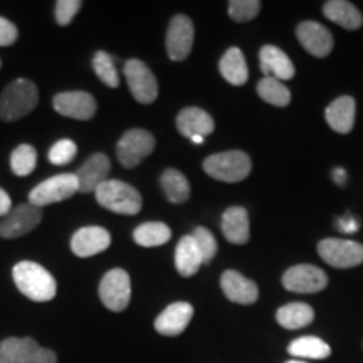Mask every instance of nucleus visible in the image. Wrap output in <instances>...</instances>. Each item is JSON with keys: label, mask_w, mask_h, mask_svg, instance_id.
Listing matches in <instances>:
<instances>
[{"label": "nucleus", "mask_w": 363, "mask_h": 363, "mask_svg": "<svg viewBox=\"0 0 363 363\" xmlns=\"http://www.w3.org/2000/svg\"><path fill=\"white\" fill-rule=\"evenodd\" d=\"M222 234L233 244H246L249 240V216L246 208L230 207L222 216Z\"/></svg>", "instance_id": "23"}, {"label": "nucleus", "mask_w": 363, "mask_h": 363, "mask_svg": "<svg viewBox=\"0 0 363 363\" xmlns=\"http://www.w3.org/2000/svg\"><path fill=\"white\" fill-rule=\"evenodd\" d=\"M79 192V184L76 174H61L40 182L29 194V202L35 207H44L49 203L62 202Z\"/></svg>", "instance_id": "6"}, {"label": "nucleus", "mask_w": 363, "mask_h": 363, "mask_svg": "<svg viewBox=\"0 0 363 363\" xmlns=\"http://www.w3.org/2000/svg\"><path fill=\"white\" fill-rule=\"evenodd\" d=\"M83 7L81 0H59L56 2V22L59 26H69L79 9Z\"/></svg>", "instance_id": "37"}, {"label": "nucleus", "mask_w": 363, "mask_h": 363, "mask_svg": "<svg viewBox=\"0 0 363 363\" xmlns=\"http://www.w3.org/2000/svg\"><path fill=\"white\" fill-rule=\"evenodd\" d=\"M276 320L286 330H299L313 323L315 311L306 303H289L279 308L276 313Z\"/></svg>", "instance_id": "27"}, {"label": "nucleus", "mask_w": 363, "mask_h": 363, "mask_svg": "<svg viewBox=\"0 0 363 363\" xmlns=\"http://www.w3.org/2000/svg\"><path fill=\"white\" fill-rule=\"evenodd\" d=\"M155 150V138L148 131L133 128L121 136L116 145L118 160L126 169H135Z\"/></svg>", "instance_id": "7"}, {"label": "nucleus", "mask_w": 363, "mask_h": 363, "mask_svg": "<svg viewBox=\"0 0 363 363\" xmlns=\"http://www.w3.org/2000/svg\"><path fill=\"white\" fill-rule=\"evenodd\" d=\"M190 140H192L195 145H202L203 143V136H192Z\"/></svg>", "instance_id": "42"}, {"label": "nucleus", "mask_w": 363, "mask_h": 363, "mask_svg": "<svg viewBox=\"0 0 363 363\" xmlns=\"http://www.w3.org/2000/svg\"><path fill=\"white\" fill-rule=\"evenodd\" d=\"M326 284H328V276L325 274V271L311 264L293 266L283 274V286L293 293H320L326 288Z\"/></svg>", "instance_id": "11"}, {"label": "nucleus", "mask_w": 363, "mask_h": 363, "mask_svg": "<svg viewBox=\"0 0 363 363\" xmlns=\"http://www.w3.org/2000/svg\"><path fill=\"white\" fill-rule=\"evenodd\" d=\"M38 163V152L30 145H19L11 155V169L17 177L30 175Z\"/></svg>", "instance_id": "32"}, {"label": "nucleus", "mask_w": 363, "mask_h": 363, "mask_svg": "<svg viewBox=\"0 0 363 363\" xmlns=\"http://www.w3.org/2000/svg\"><path fill=\"white\" fill-rule=\"evenodd\" d=\"M222 293L229 301L238 305H252L259 298V288L254 281L244 278L238 271H225L220 278Z\"/></svg>", "instance_id": "17"}, {"label": "nucleus", "mask_w": 363, "mask_h": 363, "mask_svg": "<svg viewBox=\"0 0 363 363\" xmlns=\"http://www.w3.org/2000/svg\"><path fill=\"white\" fill-rule=\"evenodd\" d=\"M17 35H19L17 27L13 26L11 21L0 17V48L12 45L17 40Z\"/></svg>", "instance_id": "38"}, {"label": "nucleus", "mask_w": 363, "mask_h": 363, "mask_svg": "<svg viewBox=\"0 0 363 363\" xmlns=\"http://www.w3.org/2000/svg\"><path fill=\"white\" fill-rule=\"evenodd\" d=\"M0 363H57V355L33 338H6L0 342Z\"/></svg>", "instance_id": "5"}, {"label": "nucleus", "mask_w": 363, "mask_h": 363, "mask_svg": "<svg viewBox=\"0 0 363 363\" xmlns=\"http://www.w3.org/2000/svg\"><path fill=\"white\" fill-rule=\"evenodd\" d=\"M177 128L185 138H192V136H203L211 135L216 128L214 120L208 115L207 111H203L202 108L197 106H189L184 108L177 116Z\"/></svg>", "instance_id": "20"}, {"label": "nucleus", "mask_w": 363, "mask_h": 363, "mask_svg": "<svg viewBox=\"0 0 363 363\" xmlns=\"http://www.w3.org/2000/svg\"><path fill=\"white\" fill-rule=\"evenodd\" d=\"M12 211V202L9 194L4 189H0V217H6Z\"/></svg>", "instance_id": "40"}, {"label": "nucleus", "mask_w": 363, "mask_h": 363, "mask_svg": "<svg viewBox=\"0 0 363 363\" xmlns=\"http://www.w3.org/2000/svg\"><path fill=\"white\" fill-rule=\"evenodd\" d=\"M43 219V211L30 202L12 208L0 222V235L4 239H17L35 229Z\"/></svg>", "instance_id": "12"}, {"label": "nucleus", "mask_w": 363, "mask_h": 363, "mask_svg": "<svg viewBox=\"0 0 363 363\" xmlns=\"http://www.w3.org/2000/svg\"><path fill=\"white\" fill-rule=\"evenodd\" d=\"M325 118L337 133H350L355 123V99L352 96H340L326 108Z\"/></svg>", "instance_id": "22"}, {"label": "nucleus", "mask_w": 363, "mask_h": 363, "mask_svg": "<svg viewBox=\"0 0 363 363\" xmlns=\"http://www.w3.org/2000/svg\"><path fill=\"white\" fill-rule=\"evenodd\" d=\"M259 0H230L229 17L235 22H247L259 13Z\"/></svg>", "instance_id": "34"}, {"label": "nucleus", "mask_w": 363, "mask_h": 363, "mask_svg": "<svg viewBox=\"0 0 363 363\" xmlns=\"http://www.w3.org/2000/svg\"><path fill=\"white\" fill-rule=\"evenodd\" d=\"M338 229L342 230V233H355L358 229V222L353 219V217L347 216L343 217V219L338 220Z\"/></svg>", "instance_id": "39"}, {"label": "nucleus", "mask_w": 363, "mask_h": 363, "mask_svg": "<svg viewBox=\"0 0 363 363\" xmlns=\"http://www.w3.org/2000/svg\"><path fill=\"white\" fill-rule=\"evenodd\" d=\"M39 91L33 81L16 79L4 89L0 96V118L4 121H17L38 106Z\"/></svg>", "instance_id": "2"}, {"label": "nucleus", "mask_w": 363, "mask_h": 363, "mask_svg": "<svg viewBox=\"0 0 363 363\" xmlns=\"http://www.w3.org/2000/svg\"><path fill=\"white\" fill-rule=\"evenodd\" d=\"M94 195L99 206L115 214L135 216L142 208V195L138 190L120 180H106Z\"/></svg>", "instance_id": "3"}, {"label": "nucleus", "mask_w": 363, "mask_h": 363, "mask_svg": "<svg viewBox=\"0 0 363 363\" xmlns=\"http://www.w3.org/2000/svg\"><path fill=\"white\" fill-rule=\"evenodd\" d=\"M323 13L326 19L348 30L360 29L363 24V17L358 12V9L350 2H345V0H330V2H326L323 6Z\"/></svg>", "instance_id": "25"}, {"label": "nucleus", "mask_w": 363, "mask_h": 363, "mask_svg": "<svg viewBox=\"0 0 363 363\" xmlns=\"http://www.w3.org/2000/svg\"><path fill=\"white\" fill-rule=\"evenodd\" d=\"M288 353L296 358H311V360H323L331 355L328 343L318 337H301L293 340L288 347Z\"/></svg>", "instance_id": "30"}, {"label": "nucleus", "mask_w": 363, "mask_h": 363, "mask_svg": "<svg viewBox=\"0 0 363 363\" xmlns=\"http://www.w3.org/2000/svg\"><path fill=\"white\" fill-rule=\"evenodd\" d=\"M111 244V235L99 225L81 227L71 239V249L78 257H91L106 251Z\"/></svg>", "instance_id": "16"}, {"label": "nucleus", "mask_w": 363, "mask_h": 363, "mask_svg": "<svg viewBox=\"0 0 363 363\" xmlns=\"http://www.w3.org/2000/svg\"><path fill=\"white\" fill-rule=\"evenodd\" d=\"M76 153H78V147H76V143L72 140H59L49 150V162L57 167L67 165L76 157Z\"/></svg>", "instance_id": "36"}, {"label": "nucleus", "mask_w": 363, "mask_h": 363, "mask_svg": "<svg viewBox=\"0 0 363 363\" xmlns=\"http://www.w3.org/2000/svg\"><path fill=\"white\" fill-rule=\"evenodd\" d=\"M125 76L130 93L142 104H152L158 96V83L155 74L140 59H130L125 65Z\"/></svg>", "instance_id": "10"}, {"label": "nucleus", "mask_w": 363, "mask_h": 363, "mask_svg": "<svg viewBox=\"0 0 363 363\" xmlns=\"http://www.w3.org/2000/svg\"><path fill=\"white\" fill-rule=\"evenodd\" d=\"M194 316V308L190 303L177 301L163 310L155 320L157 333L163 337H179L187 328Z\"/></svg>", "instance_id": "15"}, {"label": "nucleus", "mask_w": 363, "mask_h": 363, "mask_svg": "<svg viewBox=\"0 0 363 363\" xmlns=\"http://www.w3.org/2000/svg\"><path fill=\"white\" fill-rule=\"evenodd\" d=\"M111 163L104 153H94L93 157H89L83 165L79 167V170L76 172L79 184V192L91 194L96 192L98 187L108 180V174H110Z\"/></svg>", "instance_id": "19"}, {"label": "nucleus", "mask_w": 363, "mask_h": 363, "mask_svg": "<svg viewBox=\"0 0 363 363\" xmlns=\"http://www.w3.org/2000/svg\"><path fill=\"white\" fill-rule=\"evenodd\" d=\"M13 283L26 298L35 303L51 301L57 293L54 276L45 267L33 261H22L13 266Z\"/></svg>", "instance_id": "1"}, {"label": "nucleus", "mask_w": 363, "mask_h": 363, "mask_svg": "<svg viewBox=\"0 0 363 363\" xmlns=\"http://www.w3.org/2000/svg\"><path fill=\"white\" fill-rule=\"evenodd\" d=\"M259 65L266 78H274L278 81L293 79L294 66L288 54L281 51L276 45H264L259 52Z\"/></svg>", "instance_id": "21"}, {"label": "nucleus", "mask_w": 363, "mask_h": 363, "mask_svg": "<svg viewBox=\"0 0 363 363\" xmlns=\"http://www.w3.org/2000/svg\"><path fill=\"white\" fill-rule=\"evenodd\" d=\"M257 93L264 99L266 103L272 104V106L284 108L291 101V93L283 84V81H278L274 78H262L257 84Z\"/></svg>", "instance_id": "31"}, {"label": "nucleus", "mask_w": 363, "mask_h": 363, "mask_svg": "<svg viewBox=\"0 0 363 363\" xmlns=\"http://www.w3.org/2000/svg\"><path fill=\"white\" fill-rule=\"evenodd\" d=\"M219 71L227 83L233 86H242L247 83L249 71L246 65V57L239 48L227 49L219 62Z\"/></svg>", "instance_id": "26"}, {"label": "nucleus", "mask_w": 363, "mask_h": 363, "mask_svg": "<svg viewBox=\"0 0 363 363\" xmlns=\"http://www.w3.org/2000/svg\"><path fill=\"white\" fill-rule=\"evenodd\" d=\"M99 298L108 310L120 313L125 311L130 305L131 298V283L130 276L125 269L108 271L99 283Z\"/></svg>", "instance_id": "8"}, {"label": "nucleus", "mask_w": 363, "mask_h": 363, "mask_svg": "<svg viewBox=\"0 0 363 363\" xmlns=\"http://www.w3.org/2000/svg\"><path fill=\"white\" fill-rule=\"evenodd\" d=\"M194 24L187 16H175L167 30V52L172 61H184L192 51Z\"/></svg>", "instance_id": "14"}, {"label": "nucleus", "mask_w": 363, "mask_h": 363, "mask_svg": "<svg viewBox=\"0 0 363 363\" xmlns=\"http://www.w3.org/2000/svg\"><path fill=\"white\" fill-rule=\"evenodd\" d=\"M192 238L195 240V244H197L199 251L202 254L203 264H207V262L214 259L217 254V240L214 238V234L208 229H206V227H197V229L194 230Z\"/></svg>", "instance_id": "35"}, {"label": "nucleus", "mask_w": 363, "mask_h": 363, "mask_svg": "<svg viewBox=\"0 0 363 363\" xmlns=\"http://www.w3.org/2000/svg\"><path fill=\"white\" fill-rule=\"evenodd\" d=\"M296 35L303 48L316 57H326L333 49V35L318 22H301L296 29Z\"/></svg>", "instance_id": "18"}, {"label": "nucleus", "mask_w": 363, "mask_h": 363, "mask_svg": "<svg viewBox=\"0 0 363 363\" xmlns=\"http://www.w3.org/2000/svg\"><path fill=\"white\" fill-rule=\"evenodd\" d=\"M160 184L167 199L172 203H184L190 197V184L182 172L175 169H167L160 177Z\"/></svg>", "instance_id": "29"}, {"label": "nucleus", "mask_w": 363, "mask_h": 363, "mask_svg": "<svg viewBox=\"0 0 363 363\" xmlns=\"http://www.w3.org/2000/svg\"><path fill=\"white\" fill-rule=\"evenodd\" d=\"M52 106L59 115L72 120H91L96 113V101L86 91H66L59 93L52 99Z\"/></svg>", "instance_id": "13"}, {"label": "nucleus", "mask_w": 363, "mask_h": 363, "mask_svg": "<svg viewBox=\"0 0 363 363\" xmlns=\"http://www.w3.org/2000/svg\"><path fill=\"white\" fill-rule=\"evenodd\" d=\"M93 67L96 76L103 84H106L108 88H118L120 84V76H118L115 61L106 51H98L93 56Z\"/></svg>", "instance_id": "33"}, {"label": "nucleus", "mask_w": 363, "mask_h": 363, "mask_svg": "<svg viewBox=\"0 0 363 363\" xmlns=\"http://www.w3.org/2000/svg\"><path fill=\"white\" fill-rule=\"evenodd\" d=\"M318 254L325 262L338 269H348L363 262V246L348 239H323L318 244Z\"/></svg>", "instance_id": "9"}, {"label": "nucleus", "mask_w": 363, "mask_h": 363, "mask_svg": "<svg viewBox=\"0 0 363 363\" xmlns=\"http://www.w3.org/2000/svg\"><path fill=\"white\" fill-rule=\"evenodd\" d=\"M333 180L337 182L338 185H345V182H347V172L343 169H335L333 170Z\"/></svg>", "instance_id": "41"}, {"label": "nucleus", "mask_w": 363, "mask_h": 363, "mask_svg": "<svg viewBox=\"0 0 363 363\" xmlns=\"http://www.w3.org/2000/svg\"><path fill=\"white\" fill-rule=\"evenodd\" d=\"M202 264V254L199 251L192 234L184 235L175 249V267L179 274L184 276V278H190L201 269Z\"/></svg>", "instance_id": "24"}, {"label": "nucleus", "mask_w": 363, "mask_h": 363, "mask_svg": "<svg viewBox=\"0 0 363 363\" xmlns=\"http://www.w3.org/2000/svg\"><path fill=\"white\" fill-rule=\"evenodd\" d=\"M0 67H2V61H0Z\"/></svg>", "instance_id": "44"}, {"label": "nucleus", "mask_w": 363, "mask_h": 363, "mask_svg": "<svg viewBox=\"0 0 363 363\" xmlns=\"http://www.w3.org/2000/svg\"><path fill=\"white\" fill-rule=\"evenodd\" d=\"M286 363H308V362H303V360H289V362H286Z\"/></svg>", "instance_id": "43"}, {"label": "nucleus", "mask_w": 363, "mask_h": 363, "mask_svg": "<svg viewBox=\"0 0 363 363\" xmlns=\"http://www.w3.org/2000/svg\"><path fill=\"white\" fill-rule=\"evenodd\" d=\"M172 238L170 227L163 222H145L133 230V239L142 247H157L167 244Z\"/></svg>", "instance_id": "28"}, {"label": "nucleus", "mask_w": 363, "mask_h": 363, "mask_svg": "<svg viewBox=\"0 0 363 363\" xmlns=\"http://www.w3.org/2000/svg\"><path fill=\"white\" fill-rule=\"evenodd\" d=\"M252 163L247 153L239 152V150H230V152L216 153L206 158L203 162V170L212 179L227 182V184H235V182L244 180L251 174Z\"/></svg>", "instance_id": "4"}]
</instances>
